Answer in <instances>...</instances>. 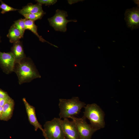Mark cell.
<instances>
[{
  "instance_id": "6da1fadb",
  "label": "cell",
  "mask_w": 139,
  "mask_h": 139,
  "mask_svg": "<svg viewBox=\"0 0 139 139\" xmlns=\"http://www.w3.org/2000/svg\"><path fill=\"white\" fill-rule=\"evenodd\" d=\"M13 71L17 75L20 84L41 77L34 64L30 59L26 57L15 64Z\"/></svg>"
},
{
  "instance_id": "7a4b0ae2",
  "label": "cell",
  "mask_w": 139,
  "mask_h": 139,
  "mask_svg": "<svg viewBox=\"0 0 139 139\" xmlns=\"http://www.w3.org/2000/svg\"><path fill=\"white\" fill-rule=\"evenodd\" d=\"M86 105L85 103L80 100L78 97H73L70 99H59L60 118H70L78 115Z\"/></svg>"
},
{
  "instance_id": "3957f363",
  "label": "cell",
  "mask_w": 139,
  "mask_h": 139,
  "mask_svg": "<svg viewBox=\"0 0 139 139\" xmlns=\"http://www.w3.org/2000/svg\"><path fill=\"white\" fill-rule=\"evenodd\" d=\"M83 117L90 120L91 126L96 131L104 128L105 126V114L97 104H88L84 107Z\"/></svg>"
},
{
  "instance_id": "277c9868",
  "label": "cell",
  "mask_w": 139,
  "mask_h": 139,
  "mask_svg": "<svg viewBox=\"0 0 139 139\" xmlns=\"http://www.w3.org/2000/svg\"><path fill=\"white\" fill-rule=\"evenodd\" d=\"M61 118H55L44 125L43 135L45 139H66L61 125Z\"/></svg>"
},
{
  "instance_id": "5b68a950",
  "label": "cell",
  "mask_w": 139,
  "mask_h": 139,
  "mask_svg": "<svg viewBox=\"0 0 139 139\" xmlns=\"http://www.w3.org/2000/svg\"><path fill=\"white\" fill-rule=\"evenodd\" d=\"M68 16L67 12L57 9L55 15L52 17L48 19L50 24L57 31L65 32L66 30V25L68 22H76L75 20H67Z\"/></svg>"
},
{
  "instance_id": "8992f818",
  "label": "cell",
  "mask_w": 139,
  "mask_h": 139,
  "mask_svg": "<svg viewBox=\"0 0 139 139\" xmlns=\"http://www.w3.org/2000/svg\"><path fill=\"white\" fill-rule=\"evenodd\" d=\"M70 118L72 119L76 125L80 139H91L92 135L96 131L87 123L85 118L83 117L78 118L74 116Z\"/></svg>"
},
{
  "instance_id": "52a82bcc",
  "label": "cell",
  "mask_w": 139,
  "mask_h": 139,
  "mask_svg": "<svg viewBox=\"0 0 139 139\" xmlns=\"http://www.w3.org/2000/svg\"><path fill=\"white\" fill-rule=\"evenodd\" d=\"M124 19L127 27L133 30L139 27V7H136L127 9L125 13Z\"/></svg>"
},
{
  "instance_id": "ba28073f",
  "label": "cell",
  "mask_w": 139,
  "mask_h": 139,
  "mask_svg": "<svg viewBox=\"0 0 139 139\" xmlns=\"http://www.w3.org/2000/svg\"><path fill=\"white\" fill-rule=\"evenodd\" d=\"M61 125L66 139H80L78 131L74 122L70 121L68 118L62 120Z\"/></svg>"
},
{
  "instance_id": "9c48e42d",
  "label": "cell",
  "mask_w": 139,
  "mask_h": 139,
  "mask_svg": "<svg viewBox=\"0 0 139 139\" xmlns=\"http://www.w3.org/2000/svg\"><path fill=\"white\" fill-rule=\"evenodd\" d=\"M0 64L7 73L13 71L15 58L11 52L3 53L0 51Z\"/></svg>"
},
{
  "instance_id": "30bf717a",
  "label": "cell",
  "mask_w": 139,
  "mask_h": 139,
  "mask_svg": "<svg viewBox=\"0 0 139 139\" xmlns=\"http://www.w3.org/2000/svg\"><path fill=\"white\" fill-rule=\"evenodd\" d=\"M23 101L25 106L28 119L30 124L34 126L36 131H37L38 129L41 130L43 135L44 133V129L37 119L34 108L30 105L25 98L23 99Z\"/></svg>"
},
{
  "instance_id": "8fae6325",
  "label": "cell",
  "mask_w": 139,
  "mask_h": 139,
  "mask_svg": "<svg viewBox=\"0 0 139 139\" xmlns=\"http://www.w3.org/2000/svg\"><path fill=\"white\" fill-rule=\"evenodd\" d=\"M11 52L14 56L15 64L19 63L26 57L22 42L20 40L13 43Z\"/></svg>"
},
{
  "instance_id": "7c38bea8",
  "label": "cell",
  "mask_w": 139,
  "mask_h": 139,
  "mask_svg": "<svg viewBox=\"0 0 139 139\" xmlns=\"http://www.w3.org/2000/svg\"><path fill=\"white\" fill-rule=\"evenodd\" d=\"M22 15L24 14L36 13L44 12L42 9V5L37 3L36 4L28 5L23 7L19 11Z\"/></svg>"
},
{
  "instance_id": "4fadbf2b",
  "label": "cell",
  "mask_w": 139,
  "mask_h": 139,
  "mask_svg": "<svg viewBox=\"0 0 139 139\" xmlns=\"http://www.w3.org/2000/svg\"><path fill=\"white\" fill-rule=\"evenodd\" d=\"M14 105V102L12 99L5 104L3 106V112L0 119L7 120L10 119L12 115Z\"/></svg>"
},
{
  "instance_id": "5bb4252c",
  "label": "cell",
  "mask_w": 139,
  "mask_h": 139,
  "mask_svg": "<svg viewBox=\"0 0 139 139\" xmlns=\"http://www.w3.org/2000/svg\"><path fill=\"white\" fill-rule=\"evenodd\" d=\"M7 36L9 38L10 42L13 43L19 41L23 37L20 31L13 24L11 27Z\"/></svg>"
},
{
  "instance_id": "9a60e30c",
  "label": "cell",
  "mask_w": 139,
  "mask_h": 139,
  "mask_svg": "<svg viewBox=\"0 0 139 139\" xmlns=\"http://www.w3.org/2000/svg\"><path fill=\"white\" fill-rule=\"evenodd\" d=\"M25 30L28 29L31 31L38 38L40 41L43 42H46L51 45L53 46L56 47H57V46L53 45L46 41L42 38L41 36L39 35L37 32V26L35 24L34 21L25 19Z\"/></svg>"
},
{
  "instance_id": "2e32d148",
  "label": "cell",
  "mask_w": 139,
  "mask_h": 139,
  "mask_svg": "<svg viewBox=\"0 0 139 139\" xmlns=\"http://www.w3.org/2000/svg\"><path fill=\"white\" fill-rule=\"evenodd\" d=\"M45 14L44 12L36 13L24 14L23 15L26 19L33 21L41 19Z\"/></svg>"
},
{
  "instance_id": "e0dca14e",
  "label": "cell",
  "mask_w": 139,
  "mask_h": 139,
  "mask_svg": "<svg viewBox=\"0 0 139 139\" xmlns=\"http://www.w3.org/2000/svg\"><path fill=\"white\" fill-rule=\"evenodd\" d=\"M25 19H21L15 21L13 24L20 31L22 35L23 36L25 30Z\"/></svg>"
},
{
  "instance_id": "ac0fdd59",
  "label": "cell",
  "mask_w": 139,
  "mask_h": 139,
  "mask_svg": "<svg viewBox=\"0 0 139 139\" xmlns=\"http://www.w3.org/2000/svg\"><path fill=\"white\" fill-rule=\"evenodd\" d=\"M1 2V4L0 5V9L2 10L1 13L4 14L5 13L11 11H14L19 10L14 8L6 4L2 0H0Z\"/></svg>"
},
{
  "instance_id": "d6986e66",
  "label": "cell",
  "mask_w": 139,
  "mask_h": 139,
  "mask_svg": "<svg viewBox=\"0 0 139 139\" xmlns=\"http://www.w3.org/2000/svg\"><path fill=\"white\" fill-rule=\"evenodd\" d=\"M37 3L41 4H44L46 5H50L55 4L57 1L56 0H37Z\"/></svg>"
},
{
  "instance_id": "ffe728a7",
  "label": "cell",
  "mask_w": 139,
  "mask_h": 139,
  "mask_svg": "<svg viewBox=\"0 0 139 139\" xmlns=\"http://www.w3.org/2000/svg\"><path fill=\"white\" fill-rule=\"evenodd\" d=\"M12 99L10 97L6 98L0 99V106L3 107L5 104Z\"/></svg>"
},
{
  "instance_id": "44dd1931",
  "label": "cell",
  "mask_w": 139,
  "mask_h": 139,
  "mask_svg": "<svg viewBox=\"0 0 139 139\" xmlns=\"http://www.w3.org/2000/svg\"><path fill=\"white\" fill-rule=\"evenodd\" d=\"M10 97L7 94L0 89V99H3Z\"/></svg>"
},
{
  "instance_id": "7402d4cb",
  "label": "cell",
  "mask_w": 139,
  "mask_h": 139,
  "mask_svg": "<svg viewBox=\"0 0 139 139\" xmlns=\"http://www.w3.org/2000/svg\"><path fill=\"white\" fill-rule=\"evenodd\" d=\"M3 110V107L0 106V119L1 117Z\"/></svg>"
},
{
  "instance_id": "603a6c76",
  "label": "cell",
  "mask_w": 139,
  "mask_h": 139,
  "mask_svg": "<svg viewBox=\"0 0 139 139\" xmlns=\"http://www.w3.org/2000/svg\"><path fill=\"white\" fill-rule=\"evenodd\" d=\"M1 42L0 39V42Z\"/></svg>"
}]
</instances>
